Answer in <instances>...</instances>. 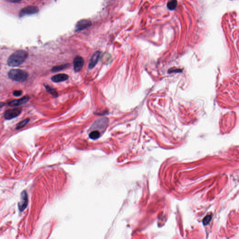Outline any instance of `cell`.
Masks as SVG:
<instances>
[{"label":"cell","mask_w":239,"mask_h":239,"mask_svg":"<svg viewBox=\"0 0 239 239\" xmlns=\"http://www.w3.org/2000/svg\"><path fill=\"white\" fill-rule=\"evenodd\" d=\"M28 55V52L25 50H17L8 58V65L12 67L20 66L26 60Z\"/></svg>","instance_id":"6da1fadb"},{"label":"cell","mask_w":239,"mask_h":239,"mask_svg":"<svg viewBox=\"0 0 239 239\" xmlns=\"http://www.w3.org/2000/svg\"><path fill=\"white\" fill-rule=\"evenodd\" d=\"M8 75L11 79L18 82H24L29 77V74L27 72L20 69L11 70Z\"/></svg>","instance_id":"7a4b0ae2"},{"label":"cell","mask_w":239,"mask_h":239,"mask_svg":"<svg viewBox=\"0 0 239 239\" xmlns=\"http://www.w3.org/2000/svg\"><path fill=\"white\" fill-rule=\"evenodd\" d=\"M39 9L37 7L34 6H29L21 10L19 13V16L23 17L24 15H33L37 13Z\"/></svg>","instance_id":"3957f363"},{"label":"cell","mask_w":239,"mask_h":239,"mask_svg":"<svg viewBox=\"0 0 239 239\" xmlns=\"http://www.w3.org/2000/svg\"><path fill=\"white\" fill-rule=\"evenodd\" d=\"M22 110L19 108H14L9 109L5 112L4 118L6 120H11L19 116L21 113Z\"/></svg>","instance_id":"277c9868"},{"label":"cell","mask_w":239,"mask_h":239,"mask_svg":"<svg viewBox=\"0 0 239 239\" xmlns=\"http://www.w3.org/2000/svg\"><path fill=\"white\" fill-rule=\"evenodd\" d=\"M91 25L92 22L91 21L87 19H82L78 21V22L76 23L75 30L76 32L82 30L89 27Z\"/></svg>","instance_id":"5b68a950"},{"label":"cell","mask_w":239,"mask_h":239,"mask_svg":"<svg viewBox=\"0 0 239 239\" xmlns=\"http://www.w3.org/2000/svg\"><path fill=\"white\" fill-rule=\"evenodd\" d=\"M84 65V60L81 56H78L74 58L73 60L74 70L76 72H78L81 70Z\"/></svg>","instance_id":"8992f818"},{"label":"cell","mask_w":239,"mask_h":239,"mask_svg":"<svg viewBox=\"0 0 239 239\" xmlns=\"http://www.w3.org/2000/svg\"><path fill=\"white\" fill-rule=\"evenodd\" d=\"M100 55L101 52L99 51H97L93 53L88 63V67L89 69H92L95 66L98 62Z\"/></svg>","instance_id":"52a82bcc"},{"label":"cell","mask_w":239,"mask_h":239,"mask_svg":"<svg viewBox=\"0 0 239 239\" xmlns=\"http://www.w3.org/2000/svg\"><path fill=\"white\" fill-rule=\"evenodd\" d=\"M28 204V197L25 191H23L21 194V199L19 204V208L21 211H23L27 207Z\"/></svg>","instance_id":"ba28073f"},{"label":"cell","mask_w":239,"mask_h":239,"mask_svg":"<svg viewBox=\"0 0 239 239\" xmlns=\"http://www.w3.org/2000/svg\"><path fill=\"white\" fill-rule=\"evenodd\" d=\"M29 100V97L28 95L25 96L22 98L18 100L11 101L8 103V105L11 107H16L27 103Z\"/></svg>","instance_id":"9c48e42d"},{"label":"cell","mask_w":239,"mask_h":239,"mask_svg":"<svg viewBox=\"0 0 239 239\" xmlns=\"http://www.w3.org/2000/svg\"><path fill=\"white\" fill-rule=\"evenodd\" d=\"M68 78L69 76L66 74H58L53 76L51 78V81L56 83H58L66 81Z\"/></svg>","instance_id":"30bf717a"},{"label":"cell","mask_w":239,"mask_h":239,"mask_svg":"<svg viewBox=\"0 0 239 239\" xmlns=\"http://www.w3.org/2000/svg\"><path fill=\"white\" fill-rule=\"evenodd\" d=\"M70 66V64H64V65H61L60 66H55L53 67V68L51 69V71L52 72H59L61 70H63L65 69L68 68V67Z\"/></svg>","instance_id":"8fae6325"},{"label":"cell","mask_w":239,"mask_h":239,"mask_svg":"<svg viewBox=\"0 0 239 239\" xmlns=\"http://www.w3.org/2000/svg\"><path fill=\"white\" fill-rule=\"evenodd\" d=\"M178 4V2L176 0H171L167 3V7L169 10H175Z\"/></svg>","instance_id":"7c38bea8"},{"label":"cell","mask_w":239,"mask_h":239,"mask_svg":"<svg viewBox=\"0 0 239 239\" xmlns=\"http://www.w3.org/2000/svg\"><path fill=\"white\" fill-rule=\"evenodd\" d=\"M89 137L93 140H96L101 136V133L98 130H94L89 134Z\"/></svg>","instance_id":"4fadbf2b"},{"label":"cell","mask_w":239,"mask_h":239,"mask_svg":"<svg viewBox=\"0 0 239 239\" xmlns=\"http://www.w3.org/2000/svg\"><path fill=\"white\" fill-rule=\"evenodd\" d=\"M30 121V119H26L25 120L21 121L20 122H19L17 126L16 127V129H20L21 128H23L24 126L28 123L29 121Z\"/></svg>","instance_id":"5bb4252c"},{"label":"cell","mask_w":239,"mask_h":239,"mask_svg":"<svg viewBox=\"0 0 239 239\" xmlns=\"http://www.w3.org/2000/svg\"><path fill=\"white\" fill-rule=\"evenodd\" d=\"M45 87H46V89L47 90V91H48L49 93H50L51 95L54 96V97H58V93L56 91L55 89H53L50 87V86H47V85L45 86Z\"/></svg>","instance_id":"9a60e30c"},{"label":"cell","mask_w":239,"mask_h":239,"mask_svg":"<svg viewBox=\"0 0 239 239\" xmlns=\"http://www.w3.org/2000/svg\"><path fill=\"white\" fill-rule=\"evenodd\" d=\"M211 216H210V215L206 216L203 219V224H204V225H207L209 224V223L210 222V220H211Z\"/></svg>","instance_id":"2e32d148"},{"label":"cell","mask_w":239,"mask_h":239,"mask_svg":"<svg viewBox=\"0 0 239 239\" xmlns=\"http://www.w3.org/2000/svg\"><path fill=\"white\" fill-rule=\"evenodd\" d=\"M22 93H23V91L21 90H15L13 92V95L16 97L21 95Z\"/></svg>","instance_id":"e0dca14e"},{"label":"cell","mask_w":239,"mask_h":239,"mask_svg":"<svg viewBox=\"0 0 239 239\" xmlns=\"http://www.w3.org/2000/svg\"><path fill=\"white\" fill-rule=\"evenodd\" d=\"M5 1L9 3H17L21 2L22 0H5Z\"/></svg>","instance_id":"ac0fdd59"},{"label":"cell","mask_w":239,"mask_h":239,"mask_svg":"<svg viewBox=\"0 0 239 239\" xmlns=\"http://www.w3.org/2000/svg\"><path fill=\"white\" fill-rule=\"evenodd\" d=\"M5 105V104L4 103H3V102H0V108H2V107L4 106Z\"/></svg>","instance_id":"d6986e66"}]
</instances>
